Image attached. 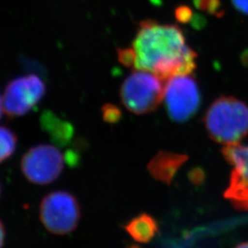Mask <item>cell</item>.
<instances>
[{
    "instance_id": "obj_1",
    "label": "cell",
    "mask_w": 248,
    "mask_h": 248,
    "mask_svg": "<svg viewBox=\"0 0 248 248\" xmlns=\"http://www.w3.org/2000/svg\"><path fill=\"white\" fill-rule=\"evenodd\" d=\"M131 48L133 68L151 72L161 79L190 75L195 70L197 53L177 25L144 20L140 23Z\"/></svg>"
},
{
    "instance_id": "obj_2",
    "label": "cell",
    "mask_w": 248,
    "mask_h": 248,
    "mask_svg": "<svg viewBox=\"0 0 248 248\" xmlns=\"http://www.w3.org/2000/svg\"><path fill=\"white\" fill-rule=\"evenodd\" d=\"M204 125L213 141L239 143L248 134V106L233 97L217 98L204 116Z\"/></svg>"
},
{
    "instance_id": "obj_3",
    "label": "cell",
    "mask_w": 248,
    "mask_h": 248,
    "mask_svg": "<svg viewBox=\"0 0 248 248\" xmlns=\"http://www.w3.org/2000/svg\"><path fill=\"white\" fill-rule=\"evenodd\" d=\"M163 81L151 72L135 69L121 87L120 96L124 106L138 115L154 111L164 99Z\"/></svg>"
},
{
    "instance_id": "obj_4",
    "label": "cell",
    "mask_w": 248,
    "mask_h": 248,
    "mask_svg": "<svg viewBox=\"0 0 248 248\" xmlns=\"http://www.w3.org/2000/svg\"><path fill=\"white\" fill-rule=\"evenodd\" d=\"M81 218L76 196L56 190L45 196L40 204V220L46 230L54 234H68L77 229Z\"/></svg>"
},
{
    "instance_id": "obj_5",
    "label": "cell",
    "mask_w": 248,
    "mask_h": 248,
    "mask_svg": "<svg viewBox=\"0 0 248 248\" xmlns=\"http://www.w3.org/2000/svg\"><path fill=\"white\" fill-rule=\"evenodd\" d=\"M201 92L189 75H178L166 80L164 100L172 121L182 124L195 115L201 106Z\"/></svg>"
},
{
    "instance_id": "obj_6",
    "label": "cell",
    "mask_w": 248,
    "mask_h": 248,
    "mask_svg": "<svg viewBox=\"0 0 248 248\" xmlns=\"http://www.w3.org/2000/svg\"><path fill=\"white\" fill-rule=\"evenodd\" d=\"M65 156L57 147L38 144L27 151L20 161V169L27 180L35 185L53 183L62 174Z\"/></svg>"
},
{
    "instance_id": "obj_7",
    "label": "cell",
    "mask_w": 248,
    "mask_h": 248,
    "mask_svg": "<svg viewBox=\"0 0 248 248\" xmlns=\"http://www.w3.org/2000/svg\"><path fill=\"white\" fill-rule=\"evenodd\" d=\"M45 82L36 75L11 80L3 95L4 111L9 117L25 115L45 97Z\"/></svg>"
},
{
    "instance_id": "obj_8",
    "label": "cell",
    "mask_w": 248,
    "mask_h": 248,
    "mask_svg": "<svg viewBox=\"0 0 248 248\" xmlns=\"http://www.w3.org/2000/svg\"><path fill=\"white\" fill-rule=\"evenodd\" d=\"M224 158L232 167L230 183L224 197L234 208L248 210V145L239 143L226 145L222 148Z\"/></svg>"
},
{
    "instance_id": "obj_9",
    "label": "cell",
    "mask_w": 248,
    "mask_h": 248,
    "mask_svg": "<svg viewBox=\"0 0 248 248\" xmlns=\"http://www.w3.org/2000/svg\"><path fill=\"white\" fill-rule=\"evenodd\" d=\"M186 160V155L169 152H160L156 156L151 160L148 169L153 177L169 185L177 170Z\"/></svg>"
},
{
    "instance_id": "obj_10",
    "label": "cell",
    "mask_w": 248,
    "mask_h": 248,
    "mask_svg": "<svg viewBox=\"0 0 248 248\" xmlns=\"http://www.w3.org/2000/svg\"><path fill=\"white\" fill-rule=\"evenodd\" d=\"M124 229L133 239L146 244L156 235L158 224L153 216L147 213H142L127 222L124 225Z\"/></svg>"
},
{
    "instance_id": "obj_11",
    "label": "cell",
    "mask_w": 248,
    "mask_h": 248,
    "mask_svg": "<svg viewBox=\"0 0 248 248\" xmlns=\"http://www.w3.org/2000/svg\"><path fill=\"white\" fill-rule=\"evenodd\" d=\"M41 124L49 133L53 142L61 146L69 142L74 134V128L71 124L59 119L50 111H45L41 119Z\"/></svg>"
},
{
    "instance_id": "obj_12",
    "label": "cell",
    "mask_w": 248,
    "mask_h": 248,
    "mask_svg": "<svg viewBox=\"0 0 248 248\" xmlns=\"http://www.w3.org/2000/svg\"><path fill=\"white\" fill-rule=\"evenodd\" d=\"M18 144V137L12 130L0 126V164L14 154Z\"/></svg>"
},
{
    "instance_id": "obj_13",
    "label": "cell",
    "mask_w": 248,
    "mask_h": 248,
    "mask_svg": "<svg viewBox=\"0 0 248 248\" xmlns=\"http://www.w3.org/2000/svg\"><path fill=\"white\" fill-rule=\"evenodd\" d=\"M198 9L205 10L213 15H222V5L220 0H194Z\"/></svg>"
},
{
    "instance_id": "obj_14",
    "label": "cell",
    "mask_w": 248,
    "mask_h": 248,
    "mask_svg": "<svg viewBox=\"0 0 248 248\" xmlns=\"http://www.w3.org/2000/svg\"><path fill=\"white\" fill-rule=\"evenodd\" d=\"M102 118L108 124H115L121 119V110L113 104H105L101 108Z\"/></svg>"
},
{
    "instance_id": "obj_15",
    "label": "cell",
    "mask_w": 248,
    "mask_h": 248,
    "mask_svg": "<svg viewBox=\"0 0 248 248\" xmlns=\"http://www.w3.org/2000/svg\"><path fill=\"white\" fill-rule=\"evenodd\" d=\"M118 59L119 62L123 63L124 66L133 67L134 65V56L132 48L118 49Z\"/></svg>"
},
{
    "instance_id": "obj_16",
    "label": "cell",
    "mask_w": 248,
    "mask_h": 248,
    "mask_svg": "<svg viewBox=\"0 0 248 248\" xmlns=\"http://www.w3.org/2000/svg\"><path fill=\"white\" fill-rule=\"evenodd\" d=\"M176 17L179 22L186 23L193 17V12L188 7L182 6L176 10Z\"/></svg>"
},
{
    "instance_id": "obj_17",
    "label": "cell",
    "mask_w": 248,
    "mask_h": 248,
    "mask_svg": "<svg viewBox=\"0 0 248 248\" xmlns=\"http://www.w3.org/2000/svg\"><path fill=\"white\" fill-rule=\"evenodd\" d=\"M234 8L248 16V0H232Z\"/></svg>"
},
{
    "instance_id": "obj_18",
    "label": "cell",
    "mask_w": 248,
    "mask_h": 248,
    "mask_svg": "<svg viewBox=\"0 0 248 248\" xmlns=\"http://www.w3.org/2000/svg\"><path fill=\"white\" fill-rule=\"evenodd\" d=\"M5 238H6V231L3 222L0 221V248H3L5 244Z\"/></svg>"
},
{
    "instance_id": "obj_19",
    "label": "cell",
    "mask_w": 248,
    "mask_h": 248,
    "mask_svg": "<svg viewBox=\"0 0 248 248\" xmlns=\"http://www.w3.org/2000/svg\"><path fill=\"white\" fill-rule=\"evenodd\" d=\"M4 111V106H3V98H1L0 96V119H1V116L3 114Z\"/></svg>"
},
{
    "instance_id": "obj_20",
    "label": "cell",
    "mask_w": 248,
    "mask_h": 248,
    "mask_svg": "<svg viewBox=\"0 0 248 248\" xmlns=\"http://www.w3.org/2000/svg\"><path fill=\"white\" fill-rule=\"evenodd\" d=\"M235 248H248V242H244L242 244L238 245Z\"/></svg>"
},
{
    "instance_id": "obj_21",
    "label": "cell",
    "mask_w": 248,
    "mask_h": 248,
    "mask_svg": "<svg viewBox=\"0 0 248 248\" xmlns=\"http://www.w3.org/2000/svg\"><path fill=\"white\" fill-rule=\"evenodd\" d=\"M0 194H1V187H0Z\"/></svg>"
},
{
    "instance_id": "obj_22",
    "label": "cell",
    "mask_w": 248,
    "mask_h": 248,
    "mask_svg": "<svg viewBox=\"0 0 248 248\" xmlns=\"http://www.w3.org/2000/svg\"><path fill=\"white\" fill-rule=\"evenodd\" d=\"M136 248V247H133V248Z\"/></svg>"
}]
</instances>
